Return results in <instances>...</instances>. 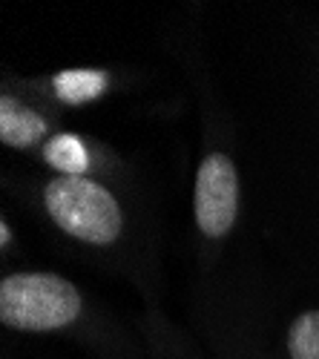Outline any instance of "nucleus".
<instances>
[{"label": "nucleus", "instance_id": "obj_3", "mask_svg": "<svg viewBox=\"0 0 319 359\" xmlns=\"http://www.w3.org/2000/svg\"><path fill=\"white\" fill-rule=\"evenodd\" d=\"M239 182L236 167L227 156L213 153L196 172V222L205 236H224L236 222Z\"/></svg>", "mask_w": 319, "mask_h": 359}, {"label": "nucleus", "instance_id": "obj_5", "mask_svg": "<svg viewBox=\"0 0 319 359\" xmlns=\"http://www.w3.org/2000/svg\"><path fill=\"white\" fill-rule=\"evenodd\" d=\"M107 81L109 75L98 69H67L61 75H55V93L67 104H86L104 93Z\"/></svg>", "mask_w": 319, "mask_h": 359}, {"label": "nucleus", "instance_id": "obj_2", "mask_svg": "<svg viewBox=\"0 0 319 359\" xmlns=\"http://www.w3.org/2000/svg\"><path fill=\"white\" fill-rule=\"evenodd\" d=\"M43 201L57 227L90 245H109L121 233L118 201L86 175L52 178L46 184Z\"/></svg>", "mask_w": 319, "mask_h": 359}, {"label": "nucleus", "instance_id": "obj_4", "mask_svg": "<svg viewBox=\"0 0 319 359\" xmlns=\"http://www.w3.org/2000/svg\"><path fill=\"white\" fill-rule=\"evenodd\" d=\"M49 124L43 118L12 98H0V141L26 149V147H35L43 135H46Z\"/></svg>", "mask_w": 319, "mask_h": 359}, {"label": "nucleus", "instance_id": "obj_1", "mask_svg": "<svg viewBox=\"0 0 319 359\" xmlns=\"http://www.w3.org/2000/svg\"><path fill=\"white\" fill-rule=\"evenodd\" d=\"M78 313V290L55 273H15L0 285V319L18 331H57Z\"/></svg>", "mask_w": 319, "mask_h": 359}, {"label": "nucleus", "instance_id": "obj_7", "mask_svg": "<svg viewBox=\"0 0 319 359\" xmlns=\"http://www.w3.org/2000/svg\"><path fill=\"white\" fill-rule=\"evenodd\" d=\"M287 351L294 359H319V311H305L291 325Z\"/></svg>", "mask_w": 319, "mask_h": 359}, {"label": "nucleus", "instance_id": "obj_6", "mask_svg": "<svg viewBox=\"0 0 319 359\" xmlns=\"http://www.w3.org/2000/svg\"><path fill=\"white\" fill-rule=\"evenodd\" d=\"M43 158L55 170H61V175H83L90 170V153H86L83 141L69 133L49 138L43 147Z\"/></svg>", "mask_w": 319, "mask_h": 359}, {"label": "nucleus", "instance_id": "obj_8", "mask_svg": "<svg viewBox=\"0 0 319 359\" xmlns=\"http://www.w3.org/2000/svg\"><path fill=\"white\" fill-rule=\"evenodd\" d=\"M0 245H9V227H0Z\"/></svg>", "mask_w": 319, "mask_h": 359}]
</instances>
